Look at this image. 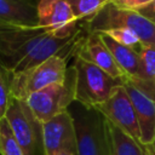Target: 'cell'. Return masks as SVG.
I'll use <instances>...</instances> for the list:
<instances>
[{"instance_id":"cell-19","label":"cell","mask_w":155,"mask_h":155,"mask_svg":"<svg viewBox=\"0 0 155 155\" xmlns=\"http://www.w3.org/2000/svg\"><path fill=\"white\" fill-rule=\"evenodd\" d=\"M11 99V73L0 65V119L5 117Z\"/></svg>"},{"instance_id":"cell-13","label":"cell","mask_w":155,"mask_h":155,"mask_svg":"<svg viewBox=\"0 0 155 155\" xmlns=\"http://www.w3.org/2000/svg\"><path fill=\"white\" fill-rule=\"evenodd\" d=\"M101 40L110 51L113 58L122 69L127 79H137L139 73V54L137 51L126 47L104 33H98Z\"/></svg>"},{"instance_id":"cell-4","label":"cell","mask_w":155,"mask_h":155,"mask_svg":"<svg viewBox=\"0 0 155 155\" xmlns=\"http://www.w3.org/2000/svg\"><path fill=\"white\" fill-rule=\"evenodd\" d=\"M76 70L75 67H68L63 84H53L42 90L29 94L24 101L34 116L41 122H46L68 109L75 101Z\"/></svg>"},{"instance_id":"cell-5","label":"cell","mask_w":155,"mask_h":155,"mask_svg":"<svg viewBox=\"0 0 155 155\" xmlns=\"http://www.w3.org/2000/svg\"><path fill=\"white\" fill-rule=\"evenodd\" d=\"M67 61L64 56H52L40 65L21 73L11 74V94L18 99H25L29 94L53 84H63L67 75Z\"/></svg>"},{"instance_id":"cell-12","label":"cell","mask_w":155,"mask_h":155,"mask_svg":"<svg viewBox=\"0 0 155 155\" xmlns=\"http://www.w3.org/2000/svg\"><path fill=\"white\" fill-rule=\"evenodd\" d=\"M36 0H0V25L36 27Z\"/></svg>"},{"instance_id":"cell-3","label":"cell","mask_w":155,"mask_h":155,"mask_svg":"<svg viewBox=\"0 0 155 155\" xmlns=\"http://www.w3.org/2000/svg\"><path fill=\"white\" fill-rule=\"evenodd\" d=\"M86 28L88 33H101L114 28H125L133 31L143 45L155 46V24L137 11L119 8L110 1L96 15L88 18Z\"/></svg>"},{"instance_id":"cell-22","label":"cell","mask_w":155,"mask_h":155,"mask_svg":"<svg viewBox=\"0 0 155 155\" xmlns=\"http://www.w3.org/2000/svg\"><path fill=\"white\" fill-rule=\"evenodd\" d=\"M144 149H145V154H147V155H155V138H154L153 143H151L149 147L144 148Z\"/></svg>"},{"instance_id":"cell-7","label":"cell","mask_w":155,"mask_h":155,"mask_svg":"<svg viewBox=\"0 0 155 155\" xmlns=\"http://www.w3.org/2000/svg\"><path fill=\"white\" fill-rule=\"evenodd\" d=\"M97 109L104 115V117L109 122H111L122 132L140 143V131L136 111L122 85L117 86L113 91L110 97L104 103L99 104Z\"/></svg>"},{"instance_id":"cell-11","label":"cell","mask_w":155,"mask_h":155,"mask_svg":"<svg viewBox=\"0 0 155 155\" xmlns=\"http://www.w3.org/2000/svg\"><path fill=\"white\" fill-rule=\"evenodd\" d=\"M39 27L52 31H71L78 29V19L65 0H39Z\"/></svg>"},{"instance_id":"cell-8","label":"cell","mask_w":155,"mask_h":155,"mask_svg":"<svg viewBox=\"0 0 155 155\" xmlns=\"http://www.w3.org/2000/svg\"><path fill=\"white\" fill-rule=\"evenodd\" d=\"M42 149L44 155H58L62 151L76 154L75 130L68 110L42 124Z\"/></svg>"},{"instance_id":"cell-20","label":"cell","mask_w":155,"mask_h":155,"mask_svg":"<svg viewBox=\"0 0 155 155\" xmlns=\"http://www.w3.org/2000/svg\"><path fill=\"white\" fill-rule=\"evenodd\" d=\"M154 0H110V2L122 10H131V11H137L140 7L150 4Z\"/></svg>"},{"instance_id":"cell-10","label":"cell","mask_w":155,"mask_h":155,"mask_svg":"<svg viewBox=\"0 0 155 155\" xmlns=\"http://www.w3.org/2000/svg\"><path fill=\"white\" fill-rule=\"evenodd\" d=\"M75 53L97 65L114 79L124 80L126 78L122 69L113 58L110 51L101 40L98 33H88L87 36L79 42Z\"/></svg>"},{"instance_id":"cell-6","label":"cell","mask_w":155,"mask_h":155,"mask_svg":"<svg viewBox=\"0 0 155 155\" xmlns=\"http://www.w3.org/2000/svg\"><path fill=\"white\" fill-rule=\"evenodd\" d=\"M5 117L24 155H44L42 124L34 116L24 99L12 97Z\"/></svg>"},{"instance_id":"cell-23","label":"cell","mask_w":155,"mask_h":155,"mask_svg":"<svg viewBox=\"0 0 155 155\" xmlns=\"http://www.w3.org/2000/svg\"><path fill=\"white\" fill-rule=\"evenodd\" d=\"M58 155H76V154L75 153H71V151H62Z\"/></svg>"},{"instance_id":"cell-21","label":"cell","mask_w":155,"mask_h":155,"mask_svg":"<svg viewBox=\"0 0 155 155\" xmlns=\"http://www.w3.org/2000/svg\"><path fill=\"white\" fill-rule=\"evenodd\" d=\"M137 12L155 24V0L151 1L150 4L145 5V6L140 7L139 10H137Z\"/></svg>"},{"instance_id":"cell-1","label":"cell","mask_w":155,"mask_h":155,"mask_svg":"<svg viewBox=\"0 0 155 155\" xmlns=\"http://www.w3.org/2000/svg\"><path fill=\"white\" fill-rule=\"evenodd\" d=\"M73 119L78 155H109L107 119L97 108L74 101L67 109Z\"/></svg>"},{"instance_id":"cell-18","label":"cell","mask_w":155,"mask_h":155,"mask_svg":"<svg viewBox=\"0 0 155 155\" xmlns=\"http://www.w3.org/2000/svg\"><path fill=\"white\" fill-rule=\"evenodd\" d=\"M101 33H104L107 34L108 36H110L113 40H115L116 42L126 46V47H130L134 51H139L140 47H142V42L140 40L138 39V36L128 30V29H125V28H114V29H109V30H105V31H101Z\"/></svg>"},{"instance_id":"cell-15","label":"cell","mask_w":155,"mask_h":155,"mask_svg":"<svg viewBox=\"0 0 155 155\" xmlns=\"http://www.w3.org/2000/svg\"><path fill=\"white\" fill-rule=\"evenodd\" d=\"M139 54V73L137 79H130L138 82L155 84V46L142 45ZM127 79V78H126Z\"/></svg>"},{"instance_id":"cell-16","label":"cell","mask_w":155,"mask_h":155,"mask_svg":"<svg viewBox=\"0 0 155 155\" xmlns=\"http://www.w3.org/2000/svg\"><path fill=\"white\" fill-rule=\"evenodd\" d=\"M0 155H24L6 117L0 119Z\"/></svg>"},{"instance_id":"cell-17","label":"cell","mask_w":155,"mask_h":155,"mask_svg":"<svg viewBox=\"0 0 155 155\" xmlns=\"http://www.w3.org/2000/svg\"><path fill=\"white\" fill-rule=\"evenodd\" d=\"M73 10L76 19H87L96 15L110 0H65Z\"/></svg>"},{"instance_id":"cell-2","label":"cell","mask_w":155,"mask_h":155,"mask_svg":"<svg viewBox=\"0 0 155 155\" xmlns=\"http://www.w3.org/2000/svg\"><path fill=\"white\" fill-rule=\"evenodd\" d=\"M73 65L76 70L75 101L85 107L97 108L110 97L117 86L122 85V80L111 78L76 53Z\"/></svg>"},{"instance_id":"cell-14","label":"cell","mask_w":155,"mask_h":155,"mask_svg":"<svg viewBox=\"0 0 155 155\" xmlns=\"http://www.w3.org/2000/svg\"><path fill=\"white\" fill-rule=\"evenodd\" d=\"M109 155H147L144 147L107 120Z\"/></svg>"},{"instance_id":"cell-9","label":"cell","mask_w":155,"mask_h":155,"mask_svg":"<svg viewBox=\"0 0 155 155\" xmlns=\"http://www.w3.org/2000/svg\"><path fill=\"white\" fill-rule=\"evenodd\" d=\"M122 86L125 87L136 111L140 131V143L147 148L155 138V99L126 78L122 80Z\"/></svg>"}]
</instances>
